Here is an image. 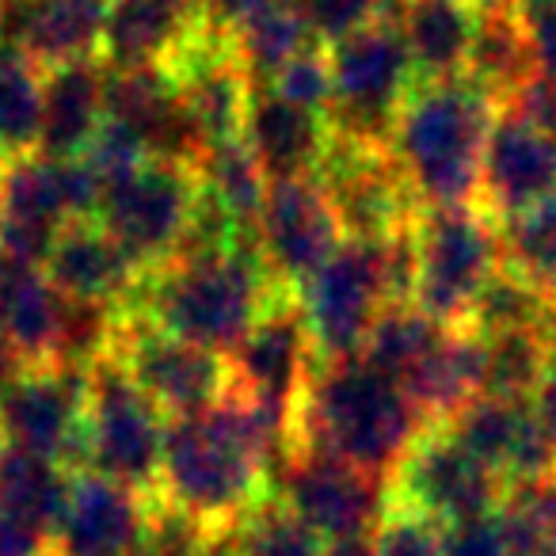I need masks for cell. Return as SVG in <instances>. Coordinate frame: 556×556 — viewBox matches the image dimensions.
Masks as SVG:
<instances>
[{"label":"cell","instance_id":"cell-45","mask_svg":"<svg viewBox=\"0 0 556 556\" xmlns=\"http://www.w3.org/2000/svg\"><path fill=\"white\" fill-rule=\"evenodd\" d=\"M507 108H515L518 115H526L533 126H541V130L556 141V80L553 77H541L538 73Z\"/></svg>","mask_w":556,"mask_h":556},{"label":"cell","instance_id":"cell-17","mask_svg":"<svg viewBox=\"0 0 556 556\" xmlns=\"http://www.w3.org/2000/svg\"><path fill=\"white\" fill-rule=\"evenodd\" d=\"M446 427L507 488L556 472V450L545 439V431H541L530 401L477 396L454 419H446Z\"/></svg>","mask_w":556,"mask_h":556},{"label":"cell","instance_id":"cell-41","mask_svg":"<svg viewBox=\"0 0 556 556\" xmlns=\"http://www.w3.org/2000/svg\"><path fill=\"white\" fill-rule=\"evenodd\" d=\"M374 556H442V526L389 495L386 515L370 533Z\"/></svg>","mask_w":556,"mask_h":556},{"label":"cell","instance_id":"cell-2","mask_svg":"<svg viewBox=\"0 0 556 556\" xmlns=\"http://www.w3.org/2000/svg\"><path fill=\"white\" fill-rule=\"evenodd\" d=\"M495 111L500 103L465 73L412 88L389 134V156L419 210L477 206L480 161Z\"/></svg>","mask_w":556,"mask_h":556},{"label":"cell","instance_id":"cell-14","mask_svg":"<svg viewBox=\"0 0 556 556\" xmlns=\"http://www.w3.org/2000/svg\"><path fill=\"white\" fill-rule=\"evenodd\" d=\"M343 240V225L317 179H270L255 217V244L278 287L298 290Z\"/></svg>","mask_w":556,"mask_h":556},{"label":"cell","instance_id":"cell-11","mask_svg":"<svg viewBox=\"0 0 556 556\" xmlns=\"http://www.w3.org/2000/svg\"><path fill=\"white\" fill-rule=\"evenodd\" d=\"M389 495L439 526L500 510L507 484L454 439L446 424H431L401 457Z\"/></svg>","mask_w":556,"mask_h":556},{"label":"cell","instance_id":"cell-23","mask_svg":"<svg viewBox=\"0 0 556 556\" xmlns=\"http://www.w3.org/2000/svg\"><path fill=\"white\" fill-rule=\"evenodd\" d=\"M199 24L202 9L194 0H111L103 65L111 70L168 65Z\"/></svg>","mask_w":556,"mask_h":556},{"label":"cell","instance_id":"cell-4","mask_svg":"<svg viewBox=\"0 0 556 556\" xmlns=\"http://www.w3.org/2000/svg\"><path fill=\"white\" fill-rule=\"evenodd\" d=\"M416 287L412 305L446 328H465L469 305L503 267L500 222L480 206L419 210L412 217Z\"/></svg>","mask_w":556,"mask_h":556},{"label":"cell","instance_id":"cell-36","mask_svg":"<svg viewBox=\"0 0 556 556\" xmlns=\"http://www.w3.org/2000/svg\"><path fill=\"white\" fill-rule=\"evenodd\" d=\"M500 237L503 263L545 298H556V199L500 222Z\"/></svg>","mask_w":556,"mask_h":556},{"label":"cell","instance_id":"cell-50","mask_svg":"<svg viewBox=\"0 0 556 556\" xmlns=\"http://www.w3.org/2000/svg\"><path fill=\"white\" fill-rule=\"evenodd\" d=\"M325 556H374L370 538H348V541H328Z\"/></svg>","mask_w":556,"mask_h":556},{"label":"cell","instance_id":"cell-33","mask_svg":"<svg viewBox=\"0 0 556 556\" xmlns=\"http://www.w3.org/2000/svg\"><path fill=\"white\" fill-rule=\"evenodd\" d=\"M446 332L450 328L439 325L434 317H427L419 305H412V302L386 305L381 317L374 320L370 336H366L363 358L370 366H378L381 374L401 381Z\"/></svg>","mask_w":556,"mask_h":556},{"label":"cell","instance_id":"cell-16","mask_svg":"<svg viewBox=\"0 0 556 556\" xmlns=\"http://www.w3.org/2000/svg\"><path fill=\"white\" fill-rule=\"evenodd\" d=\"M548 199H556V141L515 108H500L480 161L477 206L510 222Z\"/></svg>","mask_w":556,"mask_h":556},{"label":"cell","instance_id":"cell-26","mask_svg":"<svg viewBox=\"0 0 556 556\" xmlns=\"http://www.w3.org/2000/svg\"><path fill=\"white\" fill-rule=\"evenodd\" d=\"M62 290L42 267L9 263L0 270V332L31 363H54L58 325H62Z\"/></svg>","mask_w":556,"mask_h":556},{"label":"cell","instance_id":"cell-21","mask_svg":"<svg viewBox=\"0 0 556 556\" xmlns=\"http://www.w3.org/2000/svg\"><path fill=\"white\" fill-rule=\"evenodd\" d=\"M47 278L65 298L77 302H103L118 313L138 294L146 270L126 255V248L103 229L100 222H70L58 232L47 260Z\"/></svg>","mask_w":556,"mask_h":556},{"label":"cell","instance_id":"cell-56","mask_svg":"<svg viewBox=\"0 0 556 556\" xmlns=\"http://www.w3.org/2000/svg\"><path fill=\"white\" fill-rule=\"evenodd\" d=\"M194 4H199V9H202V0H194Z\"/></svg>","mask_w":556,"mask_h":556},{"label":"cell","instance_id":"cell-3","mask_svg":"<svg viewBox=\"0 0 556 556\" xmlns=\"http://www.w3.org/2000/svg\"><path fill=\"white\" fill-rule=\"evenodd\" d=\"M282 290L287 287L270 278L260 248H229L146 270L123 317L229 355Z\"/></svg>","mask_w":556,"mask_h":556},{"label":"cell","instance_id":"cell-30","mask_svg":"<svg viewBox=\"0 0 556 556\" xmlns=\"http://www.w3.org/2000/svg\"><path fill=\"white\" fill-rule=\"evenodd\" d=\"M42 70L24 50L0 42V161L39 153Z\"/></svg>","mask_w":556,"mask_h":556},{"label":"cell","instance_id":"cell-7","mask_svg":"<svg viewBox=\"0 0 556 556\" xmlns=\"http://www.w3.org/2000/svg\"><path fill=\"white\" fill-rule=\"evenodd\" d=\"M309 325L317 363L363 355L374 320L389 305V278L381 244L343 240L340 252L294 290Z\"/></svg>","mask_w":556,"mask_h":556},{"label":"cell","instance_id":"cell-12","mask_svg":"<svg viewBox=\"0 0 556 556\" xmlns=\"http://www.w3.org/2000/svg\"><path fill=\"white\" fill-rule=\"evenodd\" d=\"M270 492L325 541L370 538L389 507V480L317 450H290Z\"/></svg>","mask_w":556,"mask_h":556},{"label":"cell","instance_id":"cell-27","mask_svg":"<svg viewBox=\"0 0 556 556\" xmlns=\"http://www.w3.org/2000/svg\"><path fill=\"white\" fill-rule=\"evenodd\" d=\"M73 477L65 465L39 454L4 446L0 450V503H9L16 515H24L31 526H39L54 545V533L65 518Z\"/></svg>","mask_w":556,"mask_h":556},{"label":"cell","instance_id":"cell-13","mask_svg":"<svg viewBox=\"0 0 556 556\" xmlns=\"http://www.w3.org/2000/svg\"><path fill=\"white\" fill-rule=\"evenodd\" d=\"M317 184L325 187L336 217L348 240H389L408 229L419 214L401 168L393 164L389 149H374L351 138H332L325 164L317 172Z\"/></svg>","mask_w":556,"mask_h":556},{"label":"cell","instance_id":"cell-37","mask_svg":"<svg viewBox=\"0 0 556 556\" xmlns=\"http://www.w3.org/2000/svg\"><path fill=\"white\" fill-rule=\"evenodd\" d=\"M510 556H556V472L510 484L500 503Z\"/></svg>","mask_w":556,"mask_h":556},{"label":"cell","instance_id":"cell-48","mask_svg":"<svg viewBox=\"0 0 556 556\" xmlns=\"http://www.w3.org/2000/svg\"><path fill=\"white\" fill-rule=\"evenodd\" d=\"M24 366H27V358L20 355V348L9 340V336L0 332V393H4V389L24 374Z\"/></svg>","mask_w":556,"mask_h":556},{"label":"cell","instance_id":"cell-28","mask_svg":"<svg viewBox=\"0 0 556 556\" xmlns=\"http://www.w3.org/2000/svg\"><path fill=\"white\" fill-rule=\"evenodd\" d=\"M309 47H317V39H313L298 0H278L232 31V54H237V65L244 70L252 88H263L290 58H298Z\"/></svg>","mask_w":556,"mask_h":556},{"label":"cell","instance_id":"cell-22","mask_svg":"<svg viewBox=\"0 0 556 556\" xmlns=\"http://www.w3.org/2000/svg\"><path fill=\"white\" fill-rule=\"evenodd\" d=\"M108 118V65L73 62L42 73L39 153L50 161H80Z\"/></svg>","mask_w":556,"mask_h":556},{"label":"cell","instance_id":"cell-44","mask_svg":"<svg viewBox=\"0 0 556 556\" xmlns=\"http://www.w3.org/2000/svg\"><path fill=\"white\" fill-rule=\"evenodd\" d=\"M50 548V538L31 526L24 515L0 503V556H42Z\"/></svg>","mask_w":556,"mask_h":556},{"label":"cell","instance_id":"cell-1","mask_svg":"<svg viewBox=\"0 0 556 556\" xmlns=\"http://www.w3.org/2000/svg\"><path fill=\"white\" fill-rule=\"evenodd\" d=\"M427 427L401 381L355 355L313 366L290 416V450H317L393 480L401 457Z\"/></svg>","mask_w":556,"mask_h":556},{"label":"cell","instance_id":"cell-19","mask_svg":"<svg viewBox=\"0 0 556 556\" xmlns=\"http://www.w3.org/2000/svg\"><path fill=\"white\" fill-rule=\"evenodd\" d=\"M240 138L267 179H317L332 149V118L278 100L270 88H252Z\"/></svg>","mask_w":556,"mask_h":556},{"label":"cell","instance_id":"cell-18","mask_svg":"<svg viewBox=\"0 0 556 556\" xmlns=\"http://www.w3.org/2000/svg\"><path fill=\"white\" fill-rule=\"evenodd\" d=\"M0 42L24 50L42 73L103 58L111 0H0Z\"/></svg>","mask_w":556,"mask_h":556},{"label":"cell","instance_id":"cell-43","mask_svg":"<svg viewBox=\"0 0 556 556\" xmlns=\"http://www.w3.org/2000/svg\"><path fill=\"white\" fill-rule=\"evenodd\" d=\"M442 556H510L500 515H477L442 526Z\"/></svg>","mask_w":556,"mask_h":556},{"label":"cell","instance_id":"cell-55","mask_svg":"<svg viewBox=\"0 0 556 556\" xmlns=\"http://www.w3.org/2000/svg\"><path fill=\"white\" fill-rule=\"evenodd\" d=\"M0 450H4V434H0Z\"/></svg>","mask_w":556,"mask_h":556},{"label":"cell","instance_id":"cell-25","mask_svg":"<svg viewBox=\"0 0 556 556\" xmlns=\"http://www.w3.org/2000/svg\"><path fill=\"white\" fill-rule=\"evenodd\" d=\"M480 358L484 340L469 328H450L416 366L401 378L427 424H446L480 396Z\"/></svg>","mask_w":556,"mask_h":556},{"label":"cell","instance_id":"cell-52","mask_svg":"<svg viewBox=\"0 0 556 556\" xmlns=\"http://www.w3.org/2000/svg\"><path fill=\"white\" fill-rule=\"evenodd\" d=\"M206 556H232L229 545H225V538H222V530H217V541H214V548H210Z\"/></svg>","mask_w":556,"mask_h":556},{"label":"cell","instance_id":"cell-29","mask_svg":"<svg viewBox=\"0 0 556 556\" xmlns=\"http://www.w3.org/2000/svg\"><path fill=\"white\" fill-rule=\"evenodd\" d=\"M465 77L477 80L500 108H507L538 77L522 31L515 24V12H480V27L477 39H472Z\"/></svg>","mask_w":556,"mask_h":556},{"label":"cell","instance_id":"cell-15","mask_svg":"<svg viewBox=\"0 0 556 556\" xmlns=\"http://www.w3.org/2000/svg\"><path fill=\"white\" fill-rule=\"evenodd\" d=\"M313 366H317V351H313L305 313L294 290H282L260 313V320L248 328L244 340L229 351V393L294 416V404L309 381Z\"/></svg>","mask_w":556,"mask_h":556},{"label":"cell","instance_id":"cell-51","mask_svg":"<svg viewBox=\"0 0 556 556\" xmlns=\"http://www.w3.org/2000/svg\"><path fill=\"white\" fill-rule=\"evenodd\" d=\"M480 12H510L515 9V0H472Z\"/></svg>","mask_w":556,"mask_h":556},{"label":"cell","instance_id":"cell-8","mask_svg":"<svg viewBox=\"0 0 556 556\" xmlns=\"http://www.w3.org/2000/svg\"><path fill=\"white\" fill-rule=\"evenodd\" d=\"M111 355L168 419L217 408L232 389L229 355L168 336L146 320L123 317Z\"/></svg>","mask_w":556,"mask_h":556},{"label":"cell","instance_id":"cell-32","mask_svg":"<svg viewBox=\"0 0 556 556\" xmlns=\"http://www.w3.org/2000/svg\"><path fill=\"white\" fill-rule=\"evenodd\" d=\"M194 176L199 187L225 210V214L237 217L244 229H255V217H260L263 194H267L270 179L263 176L260 161L252 156V149L244 146V138L217 141L202 153V161L194 164Z\"/></svg>","mask_w":556,"mask_h":556},{"label":"cell","instance_id":"cell-34","mask_svg":"<svg viewBox=\"0 0 556 556\" xmlns=\"http://www.w3.org/2000/svg\"><path fill=\"white\" fill-rule=\"evenodd\" d=\"M484 358H480V396L495 401H530L548 370V355L538 332H503L480 336Z\"/></svg>","mask_w":556,"mask_h":556},{"label":"cell","instance_id":"cell-49","mask_svg":"<svg viewBox=\"0 0 556 556\" xmlns=\"http://www.w3.org/2000/svg\"><path fill=\"white\" fill-rule=\"evenodd\" d=\"M538 340L545 348L548 363H556V298L545 302V313H541V325H538Z\"/></svg>","mask_w":556,"mask_h":556},{"label":"cell","instance_id":"cell-57","mask_svg":"<svg viewBox=\"0 0 556 556\" xmlns=\"http://www.w3.org/2000/svg\"><path fill=\"white\" fill-rule=\"evenodd\" d=\"M0 20H4V9H0Z\"/></svg>","mask_w":556,"mask_h":556},{"label":"cell","instance_id":"cell-42","mask_svg":"<svg viewBox=\"0 0 556 556\" xmlns=\"http://www.w3.org/2000/svg\"><path fill=\"white\" fill-rule=\"evenodd\" d=\"M515 24L541 77L556 80V0H515Z\"/></svg>","mask_w":556,"mask_h":556},{"label":"cell","instance_id":"cell-40","mask_svg":"<svg viewBox=\"0 0 556 556\" xmlns=\"http://www.w3.org/2000/svg\"><path fill=\"white\" fill-rule=\"evenodd\" d=\"M263 88H270L278 100L294 103V108L328 115V111H332V65H328V47L317 42V47L302 50V54L290 58Z\"/></svg>","mask_w":556,"mask_h":556},{"label":"cell","instance_id":"cell-9","mask_svg":"<svg viewBox=\"0 0 556 556\" xmlns=\"http://www.w3.org/2000/svg\"><path fill=\"white\" fill-rule=\"evenodd\" d=\"M88 431V370L58 363L24 366L16 381L0 393V434L4 446L39 454L85 472Z\"/></svg>","mask_w":556,"mask_h":556},{"label":"cell","instance_id":"cell-54","mask_svg":"<svg viewBox=\"0 0 556 556\" xmlns=\"http://www.w3.org/2000/svg\"><path fill=\"white\" fill-rule=\"evenodd\" d=\"M0 270H4V255H0Z\"/></svg>","mask_w":556,"mask_h":556},{"label":"cell","instance_id":"cell-6","mask_svg":"<svg viewBox=\"0 0 556 556\" xmlns=\"http://www.w3.org/2000/svg\"><path fill=\"white\" fill-rule=\"evenodd\" d=\"M168 416L126 378L115 355L88 370V431L85 472L153 495L161 488V457Z\"/></svg>","mask_w":556,"mask_h":556},{"label":"cell","instance_id":"cell-24","mask_svg":"<svg viewBox=\"0 0 556 556\" xmlns=\"http://www.w3.org/2000/svg\"><path fill=\"white\" fill-rule=\"evenodd\" d=\"M396 27L419 80L462 77L480 27V9L472 0H404Z\"/></svg>","mask_w":556,"mask_h":556},{"label":"cell","instance_id":"cell-38","mask_svg":"<svg viewBox=\"0 0 556 556\" xmlns=\"http://www.w3.org/2000/svg\"><path fill=\"white\" fill-rule=\"evenodd\" d=\"M217 541V530L194 518L191 510L176 507L161 492L149 495L146 522H141L134 556H206Z\"/></svg>","mask_w":556,"mask_h":556},{"label":"cell","instance_id":"cell-47","mask_svg":"<svg viewBox=\"0 0 556 556\" xmlns=\"http://www.w3.org/2000/svg\"><path fill=\"white\" fill-rule=\"evenodd\" d=\"M530 408H533V416H538L545 439L553 442V450H556V363H548L538 393L530 396Z\"/></svg>","mask_w":556,"mask_h":556},{"label":"cell","instance_id":"cell-39","mask_svg":"<svg viewBox=\"0 0 556 556\" xmlns=\"http://www.w3.org/2000/svg\"><path fill=\"white\" fill-rule=\"evenodd\" d=\"M404 0H298L305 24L320 47H336L348 35L378 24V20H396Z\"/></svg>","mask_w":556,"mask_h":556},{"label":"cell","instance_id":"cell-10","mask_svg":"<svg viewBox=\"0 0 556 556\" xmlns=\"http://www.w3.org/2000/svg\"><path fill=\"white\" fill-rule=\"evenodd\" d=\"M199 202V176L187 164L146 161L123 184L108 187L96 222L126 248L141 270H153L176 255Z\"/></svg>","mask_w":556,"mask_h":556},{"label":"cell","instance_id":"cell-46","mask_svg":"<svg viewBox=\"0 0 556 556\" xmlns=\"http://www.w3.org/2000/svg\"><path fill=\"white\" fill-rule=\"evenodd\" d=\"M270 4H278V0H202V20L232 35L240 24H248V20H255L260 12H267Z\"/></svg>","mask_w":556,"mask_h":556},{"label":"cell","instance_id":"cell-5","mask_svg":"<svg viewBox=\"0 0 556 556\" xmlns=\"http://www.w3.org/2000/svg\"><path fill=\"white\" fill-rule=\"evenodd\" d=\"M332 65V130L340 138L389 149L404 100L419 85L396 20H378L328 47Z\"/></svg>","mask_w":556,"mask_h":556},{"label":"cell","instance_id":"cell-20","mask_svg":"<svg viewBox=\"0 0 556 556\" xmlns=\"http://www.w3.org/2000/svg\"><path fill=\"white\" fill-rule=\"evenodd\" d=\"M149 495L108 480L100 472H77L54 533L58 556H134Z\"/></svg>","mask_w":556,"mask_h":556},{"label":"cell","instance_id":"cell-53","mask_svg":"<svg viewBox=\"0 0 556 556\" xmlns=\"http://www.w3.org/2000/svg\"><path fill=\"white\" fill-rule=\"evenodd\" d=\"M42 556H58V553H54V545H50V548H47V553H42Z\"/></svg>","mask_w":556,"mask_h":556},{"label":"cell","instance_id":"cell-31","mask_svg":"<svg viewBox=\"0 0 556 556\" xmlns=\"http://www.w3.org/2000/svg\"><path fill=\"white\" fill-rule=\"evenodd\" d=\"M232 556H325L328 541L302 522L278 495H263L222 530Z\"/></svg>","mask_w":556,"mask_h":556},{"label":"cell","instance_id":"cell-35","mask_svg":"<svg viewBox=\"0 0 556 556\" xmlns=\"http://www.w3.org/2000/svg\"><path fill=\"white\" fill-rule=\"evenodd\" d=\"M548 298L538 287H530L518 270H510L503 263L492 278L484 282V290L477 294V302L469 305L465 328L477 336H503V332H538L541 313H545Z\"/></svg>","mask_w":556,"mask_h":556}]
</instances>
